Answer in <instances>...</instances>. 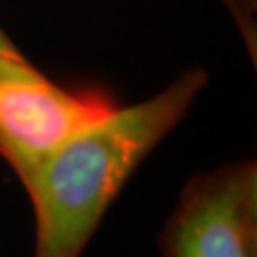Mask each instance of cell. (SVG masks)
Segmentation results:
<instances>
[{"mask_svg":"<svg viewBox=\"0 0 257 257\" xmlns=\"http://www.w3.org/2000/svg\"><path fill=\"white\" fill-rule=\"evenodd\" d=\"M208 82L200 67L162 92L114 107L63 139L23 187L35 210V257H80L149 153L185 118Z\"/></svg>","mask_w":257,"mask_h":257,"instance_id":"6da1fadb","label":"cell"},{"mask_svg":"<svg viewBox=\"0 0 257 257\" xmlns=\"http://www.w3.org/2000/svg\"><path fill=\"white\" fill-rule=\"evenodd\" d=\"M114 107L99 90L50 80L0 27V156L23 185L63 139Z\"/></svg>","mask_w":257,"mask_h":257,"instance_id":"7a4b0ae2","label":"cell"},{"mask_svg":"<svg viewBox=\"0 0 257 257\" xmlns=\"http://www.w3.org/2000/svg\"><path fill=\"white\" fill-rule=\"evenodd\" d=\"M158 246L164 257H257L255 162H229L194 175Z\"/></svg>","mask_w":257,"mask_h":257,"instance_id":"3957f363","label":"cell"}]
</instances>
